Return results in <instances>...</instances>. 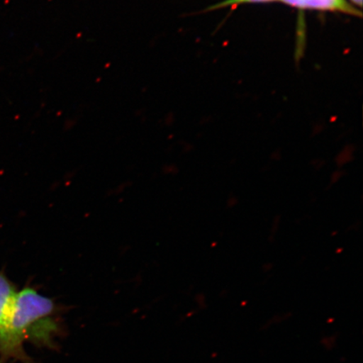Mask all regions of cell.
I'll return each instance as SVG.
<instances>
[{
	"label": "cell",
	"mask_w": 363,
	"mask_h": 363,
	"mask_svg": "<svg viewBox=\"0 0 363 363\" xmlns=\"http://www.w3.org/2000/svg\"><path fill=\"white\" fill-rule=\"evenodd\" d=\"M351 1L355 4H357V6H359V7H362V0H351Z\"/></svg>",
	"instance_id": "cell-5"
},
{
	"label": "cell",
	"mask_w": 363,
	"mask_h": 363,
	"mask_svg": "<svg viewBox=\"0 0 363 363\" xmlns=\"http://www.w3.org/2000/svg\"><path fill=\"white\" fill-rule=\"evenodd\" d=\"M55 314V303L52 298L30 288L17 292L11 320V334L20 361L33 363L23 347L26 340L40 347H55V339L61 333Z\"/></svg>",
	"instance_id": "cell-1"
},
{
	"label": "cell",
	"mask_w": 363,
	"mask_h": 363,
	"mask_svg": "<svg viewBox=\"0 0 363 363\" xmlns=\"http://www.w3.org/2000/svg\"><path fill=\"white\" fill-rule=\"evenodd\" d=\"M280 1L291 7L306 9V10L338 11L361 16V13L352 7L346 0H280Z\"/></svg>",
	"instance_id": "cell-3"
},
{
	"label": "cell",
	"mask_w": 363,
	"mask_h": 363,
	"mask_svg": "<svg viewBox=\"0 0 363 363\" xmlns=\"http://www.w3.org/2000/svg\"><path fill=\"white\" fill-rule=\"evenodd\" d=\"M272 1H276V0H225L223 2L218 3L216 6L208 8V10H217V9L238 6V4H242L267 3Z\"/></svg>",
	"instance_id": "cell-4"
},
{
	"label": "cell",
	"mask_w": 363,
	"mask_h": 363,
	"mask_svg": "<svg viewBox=\"0 0 363 363\" xmlns=\"http://www.w3.org/2000/svg\"><path fill=\"white\" fill-rule=\"evenodd\" d=\"M16 294L11 281L0 274V355L4 360H18L11 334V320Z\"/></svg>",
	"instance_id": "cell-2"
}]
</instances>
